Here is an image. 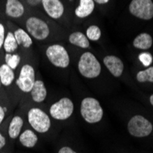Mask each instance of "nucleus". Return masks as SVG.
<instances>
[{"label": "nucleus", "mask_w": 153, "mask_h": 153, "mask_svg": "<svg viewBox=\"0 0 153 153\" xmlns=\"http://www.w3.org/2000/svg\"><path fill=\"white\" fill-rule=\"evenodd\" d=\"M94 9V0H80L79 6L75 9V15L80 19L90 16Z\"/></svg>", "instance_id": "4468645a"}, {"label": "nucleus", "mask_w": 153, "mask_h": 153, "mask_svg": "<svg viewBox=\"0 0 153 153\" xmlns=\"http://www.w3.org/2000/svg\"><path fill=\"white\" fill-rule=\"evenodd\" d=\"M19 138V142L22 144V146L29 149L35 147L38 142L37 135L35 134L34 131L30 129H26L25 131L20 133Z\"/></svg>", "instance_id": "2eb2a0df"}, {"label": "nucleus", "mask_w": 153, "mask_h": 153, "mask_svg": "<svg viewBox=\"0 0 153 153\" xmlns=\"http://www.w3.org/2000/svg\"><path fill=\"white\" fill-rule=\"evenodd\" d=\"M41 4L51 19H57L63 15L64 7L60 0H41Z\"/></svg>", "instance_id": "9d476101"}, {"label": "nucleus", "mask_w": 153, "mask_h": 153, "mask_svg": "<svg viewBox=\"0 0 153 153\" xmlns=\"http://www.w3.org/2000/svg\"><path fill=\"white\" fill-rule=\"evenodd\" d=\"M3 47L7 53H12L19 48V44L17 43V40L15 39V36H14V33L12 32L7 33L4 40Z\"/></svg>", "instance_id": "412c9836"}, {"label": "nucleus", "mask_w": 153, "mask_h": 153, "mask_svg": "<svg viewBox=\"0 0 153 153\" xmlns=\"http://www.w3.org/2000/svg\"><path fill=\"white\" fill-rule=\"evenodd\" d=\"M86 37L88 39L96 41L101 38V30L97 26H90L86 30Z\"/></svg>", "instance_id": "b1692460"}, {"label": "nucleus", "mask_w": 153, "mask_h": 153, "mask_svg": "<svg viewBox=\"0 0 153 153\" xmlns=\"http://www.w3.org/2000/svg\"><path fill=\"white\" fill-rule=\"evenodd\" d=\"M138 59H140V61L142 62V64L146 67H149L152 61H153V57L152 55L149 52H143L141 54H140V56H138Z\"/></svg>", "instance_id": "393cba45"}, {"label": "nucleus", "mask_w": 153, "mask_h": 153, "mask_svg": "<svg viewBox=\"0 0 153 153\" xmlns=\"http://www.w3.org/2000/svg\"><path fill=\"white\" fill-rule=\"evenodd\" d=\"M25 11L23 4L19 0H7L6 2V14L14 19H18L23 16Z\"/></svg>", "instance_id": "f8f14e48"}, {"label": "nucleus", "mask_w": 153, "mask_h": 153, "mask_svg": "<svg viewBox=\"0 0 153 153\" xmlns=\"http://www.w3.org/2000/svg\"><path fill=\"white\" fill-rule=\"evenodd\" d=\"M149 102H150L151 105L153 106V94H151V95H150V97H149Z\"/></svg>", "instance_id": "7c9ffc66"}, {"label": "nucleus", "mask_w": 153, "mask_h": 153, "mask_svg": "<svg viewBox=\"0 0 153 153\" xmlns=\"http://www.w3.org/2000/svg\"><path fill=\"white\" fill-rule=\"evenodd\" d=\"M80 111L82 118L89 124L100 122L104 116V110L99 101L94 97H85L82 99Z\"/></svg>", "instance_id": "f257e3e1"}, {"label": "nucleus", "mask_w": 153, "mask_h": 153, "mask_svg": "<svg viewBox=\"0 0 153 153\" xmlns=\"http://www.w3.org/2000/svg\"><path fill=\"white\" fill-rule=\"evenodd\" d=\"M78 71L83 77L94 79L101 74V64L93 53L85 52L79 59Z\"/></svg>", "instance_id": "f03ea898"}, {"label": "nucleus", "mask_w": 153, "mask_h": 153, "mask_svg": "<svg viewBox=\"0 0 153 153\" xmlns=\"http://www.w3.org/2000/svg\"><path fill=\"white\" fill-rule=\"evenodd\" d=\"M46 56L50 62L58 68H67L70 64V57L66 49L59 44H53L48 47Z\"/></svg>", "instance_id": "39448f33"}, {"label": "nucleus", "mask_w": 153, "mask_h": 153, "mask_svg": "<svg viewBox=\"0 0 153 153\" xmlns=\"http://www.w3.org/2000/svg\"><path fill=\"white\" fill-rule=\"evenodd\" d=\"M74 110V105L70 98L63 97L51 105L50 114L51 117L57 120H66L70 117Z\"/></svg>", "instance_id": "423d86ee"}, {"label": "nucleus", "mask_w": 153, "mask_h": 153, "mask_svg": "<svg viewBox=\"0 0 153 153\" xmlns=\"http://www.w3.org/2000/svg\"><path fill=\"white\" fill-rule=\"evenodd\" d=\"M17 43L19 45H22L24 48H30L32 45V39L30 38V34L26 32L22 29H18L14 33Z\"/></svg>", "instance_id": "aec40b11"}, {"label": "nucleus", "mask_w": 153, "mask_h": 153, "mask_svg": "<svg viewBox=\"0 0 153 153\" xmlns=\"http://www.w3.org/2000/svg\"><path fill=\"white\" fill-rule=\"evenodd\" d=\"M104 63L107 70L115 77H119L122 75L124 71V64L122 61L114 55H108L104 58Z\"/></svg>", "instance_id": "9b49d317"}, {"label": "nucleus", "mask_w": 153, "mask_h": 153, "mask_svg": "<svg viewBox=\"0 0 153 153\" xmlns=\"http://www.w3.org/2000/svg\"><path fill=\"white\" fill-rule=\"evenodd\" d=\"M40 1H41V0H40Z\"/></svg>", "instance_id": "473e14b6"}, {"label": "nucleus", "mask_w": 153, "mask_h": 153, "mask_svg": "<svg viewBox=\"0 0 153 153\" xmlns=\"http://www.w3.org/2000/svg\"><path fill=\"white\" fill-rule=\"evenodd\" d=\"M2 85H1V81H0V86H1Z\"/></svg>", "instance_id": "2f4dec72"}, {"label": "nucleus", "mask_w": 153, "mask_h": 153, "mask_svg": "<svg viewBox=\"0 0 153 153\" xmlns=\"http://www.w3.org/2000/svg\"><path fill=\"white\" fill-rule=\"evenodd\" d=\"M35 70L30 64H24L17 79V85L23 93H30L35 82Z\"/></svg>", "instance_id": "1a4fd4ad"}, {"label": "nucleus", "mask_w": 153, "mask_h": 153, "mask_svg": "<svg viewBox=\"0 0 153 153\" xmlns=\"http://www.w3.org/2000/svg\"><path fill=\"white\" fill-rule=\"evenodd\" d=\"M30 94L34 102L36 103L43 102L47 96V89L45 87L44 82L40 80H36L30 91Z\"/></svg>", "instance_id": "ddd939ff"}, {"label": "nucleus", "mask_w": 153, "mask_h": 153, "mask_svg": "<svg viewBox=\"0 0 153 153\" xmlns=\"http://www.w3.org/2000/svg\"><path fill=\"white\" fill-rule=\"evenodd\" d=\"M137 80L140 82H153V66L147 68V70L138 72L137 74Z\"/></svg>", "instance_id": "4be33fe9"}, {"label": "nucleus", "mask_w": 153, "mask_h": 153, "mask_svg": "<svg viewBox=\"0 0 153 153\" xmlns=\"http://www.w3.org/2000/svg\"><path fill=\"white\" fill-rule=\"evenodd\" d=\"M133 45L136 49L148 50L152 46V38L148 33H141L135 38Z\"/></svg>", "instance_id": "a211bd4d"}, {"label": "nucleus", "mask_w": 153, "mask_h": 153, "mask_svg": "<svg viewBox=\"0 0 153 153\" xmlns=\"http://www.w3.org/2000/svg\"><path fill=\"white\" fill-rule=\"evenodd\" d=\"M27 121L32 128L39 133H46L51 128V119L50 117L37 107L30 109L27 112Z\"/></svg>", "instance_id": "7ed1b4c3"}, {"label": "nucleus", "mask_w": 153, "mask_h": 153, "mask_svg": "<svg viewBox=\"0 0 153 153\" xmlns=\"http://www.w3.org/2000/svg\"><path fill=\"white\" fill-rule=\"evenodd\" d=\"M129 12L140 19H151L153 18L152 0H132L129 4Z\"/></svg>", "instance_id": "6e6552de"}, {"label": "nucleus", "mask_w": 153, "mask_h": 153, "mask_svg": "<svg viewBox=\"0 0 153 153\" xmlns=\"http://www.w3.org/2000/svg\"><path fill=\"white\" fill-rule=\"evenodd\" d=\"M128 130L129 134L136 137H145L151 134L153 126L149 120L143 116L136 115L130 118L128 124Z\"/></svg>", "instance_id": "20e7f679"}, {"label": "nucleus", "mask_w": 153, "mask_h": 153, "mask_svg": "<svg viewBox=\"0 0 153 153\" xmlns=\"http://www.w3.org/2000/svg\"><path fill=\"white\" fill-rule=\"evenodd\" d=\"M94 1H95L97 4H106L109 0H94Z\"/></svg>", "instance_id": "c756f323"}, {"label": "nucleus", "mask_w": 153, "mask_h": 153, "mask_svg": "<svg viewBox=\"0 0 153 153\" xmlns=\"http://www.w3.org/2000/svg\"><path fill=\"white\" fill-rule=\"evenodd\" d=\"M69 41H70V43L77 47H80L82 49H86L90 45L87 37L83 33L79 32V31L74 32L69 36Z\"/></svg>", "instance_id": "6ab92c4d"}, {"label": "nucleus", "mask_w": 153, "mask_h": 153, "mask_svg": "<svg viewBox=\"0 0 153 153\" xmlns=\"http://www.w3.org/2000/svg\"><path fill=\"white\" fill-rule=\"evenodd\" d=\"M5 61H6V64L7 66H9L12 70H15L20 62V56L19 54L7 53L5 56Z\"/></svg>", "instance_id": "5701e85b"}, {"label": "nucleus", "mask_w": 153, "mask_h": 153, "mask_svg": "<svg viewBox=\"0 0 153 153\" xmlns=\"http://www.w3.org/2000/svg\"><path fill=\"white\" fill-rule=\"evenodd\" d=\"M26 29L27 33L38 40H43L50 35V29L47 23L36 17H31L27 19Z\"/></svg>", "instance_id": "0eeeda50"}, {"label": "nucleus", "mask_w": 153, "mask_h": 153, "mask_svg": "<svg viewBox=\"0 0 153 153\" xmlns=\"http://www.w3.org/2000/svg\"><path fill=\"white\" fill-rule=\"evenodd\" d=\"M5 27L4 26L0 23V49L2 48L4 44V40H5Z\"/></svg>", "instance_id": "a878e982"}, {"label": "nucleus", "mask_w": 153, "mask_h": 153, "mask_svg": "<svg viewBox=\"0 0 153 153\" xmlns=\"http://www.w3.org/2000/svg\"><path fill=\"white\" fill-rule=\"evenodd\" d=\"M5 115H6V108L0 105V125H1V123L5 118Z\"/></svg>", "instance_id": "cd10ccee"}, {"label": "nucleus", "mask_w": 153, "mask_h": 153, "mask_svg": "<svg viewBox=\"0 0 153 153\" xmlns=\"http://www.w3.org/2000/svg\"><path fill=\"white\" fill-rule=\"evenodd\" d=\"M5 145H6V138L1 133H0V149H3Z\"/></svg>", "instance_id": "c85d7f7f"}, {"label": "nucleus", "mask_w": 153, "mask_h": 153, "mask_svg": "<svg viewBox=\"0 0 153 153\" xmlns=\"http://www.w3.org/2000/svg\"><path fill=\"white\" fill-rule=\"evenodd\" d=\"M58 153H77L76 151H74L73 149H71L70 147H62Z\"/></svg>", "instance_id": "bb28decb"}, {"label": "nucleus", "mask_w": 153, "mask_h": 153, "mask_svg": "<svg viewBox=\"0 0 153 153\" xmlns=\"http://www.w3.org/2000/svg\"><path fill=\"white\" fill-rule=\"evenodd\" d=\"M24 121L19 116H15L10 121L8 127V136L12 140L19 137L21 132V128L23 127Z\"/></svg>", "instance_id": "dca6fc26"}, {"label": "nucleus", "mask_w": 153, "mask_h": 153, "mask_svg": "<svg viewBox=\"0 0 153 153\" xmlns=\"http://www.w3.org/2000/svg\"><path fill=\"white\" fill-rule=\"evenodd\" d=\"M15 79V74L12 69L6 63L0 66V81L4 86H9Z\"/></svg>", "instance_id": "f3484780"}]
</instances>
